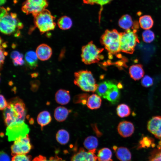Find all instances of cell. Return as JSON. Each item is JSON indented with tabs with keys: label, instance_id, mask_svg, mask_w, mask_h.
Listing matches in <instances>:
<instances>
[{
	"label": "cell",
	"instance_id": "obj_1",
	"mask_svg": "<svg viewBox=\"0 0 161 161\" xmlns=\"http://www.w3.org/2000/svg\"><path fill=\"white\" fill-rule=\"evenodd\" d=\"M27 112L25 105L21 98L16 97L10 99L3 112L5 125L7 127L25 122Z\"/></svg>",
	"mask_w": 161,
	"mask_h": 161
},
{
	"label": "cell",
	"instance_id": "obj_2",
	"mask_svg": "<svg viewBox=\"0 0 161 161\" xmlns=\"http://www.w3.org/2000/svg\"><path fill=\"white\" fill-rule=\"evenodd\" d=\"M0 29L4 34L10 35L14 34L18 37L20 34L19 30L23 27L22 23L17 18L16 14L8 13L0 18Z\"/></svg>",
	"mask_w": 161,
	"mask_h": 161
},
{
	"label": "cell",
	"instance_id": "obj_3",
	"mask_svg": "<svg viewBox=\"0 0 161 161\" xmlns=\"http://www.w3.org/2000/svg\"><path fill=\"white\" fill-rule=\"evenodd\" d=\"M100 42L110 54L120 51V33L116 29L106 30L101 36Z\"/></svg>",
	"mask_w": 161,
	"mask_h": 161
},
{
	"label": "cell",
	"instance_id": "obj_4",
	"mask_svg": "<svg viewBox=\"0 0 161 161\" xmlns=\"http://www.w3.org/2000/svg\"><path fill=\"white\" fill-rule=\"evenodd\" d=\"M74 83L82 90L86 92H94L96 91L98 85L90 71L81 70L74 74Z\"/></svg>",
	"mask_w": 161,
	"mask_h": 161
},
{
	"label": "cell",
	"instance_id": "obj_5",
	"mask_svg": "<svg viewBox=\"0 0 161 161\" xmlns=\"http://www.w3.org/2000/svg\"><path fill=\"white\" fill-rule=\"evenodd\" d=\"M33 17L35 26L38 28L41 34L55 28V18L48 10L45 9Z\"/></svg>",
	"mask_w": 161,
	"mask_h": 161
},
{
	"label": "cell",
	"instance_id": "obj_6",
	"mask_svg": "<svg viewBox=\"0 0 161 161\" xmlns=\"http://www.w3.org/2000/svg\"><path fill=\"white\" fill-rule=\"evenodd\" d=\"M137 31L129 29L120 33V51L130 54L133 53L137 44L139 42Z\"/></svg>",
	"mask_w": 161,
	"mask_h": 161
},
{
	"label": "cell",
	"instance_id": "obj_7",
	"mask_svg": "<svg viewBox=\"0 0 161 161\" xmlns=\"http://www.w3.org/2000/svg\"><path fill=\"white\" fill-rule=\"evenodd\" d=\"M103 50V48H97L92 41H90L82 47L81 54L82 61L86 64L98 62L103 58L100 54Z\"/></svg>",
	"mask_w": 161,
	"mask_h": 161
},
{
	"label": "cell",
	"instance_id": "obj_8",
	"mask_svg": "<svg viewBox=\"0 0 161 161\" xmlns=\"http://www.w3.org/2000/svg\"><path fill=\"white\" fill-rule=\"evenodd\" d=\"M48 5V0H25L23 3L22 11L26 14L34 16L45 9Z\"/></svg>",
	"mask_w": 161,
	"mask_h": 161
},
{
	"label": "cell",
	"instance_id": "obj_9",
	"mask_svg": "<svg viewBox=\"0 0 161 161\" xmlns=\"http://www.w3.org/2000/svg\"><path fill=\"white\" fill-rule=\"evenodd\" d=\"M30 129L25 122L7 127L6 135L9 142L14 141L25 136L29 133Z\"/></svg>",
	"mask_w": 161,
	"mask_h": 161
},
{
	"label": "cell",
	"instance_id": "obj_10",
	"mask_svg": "<svg viewBox=\"0 0 161 161\" xmlns=\"http://www.w3.org/2000/svg\"><path fill=\"white\" fill-rule=\"evenodd\" d=\"M32 148L28 134L20 137L14 141L11 147V155L13 156L17 154H26Z\"/></svg>",
	"mask_w": 161,
	"mask_h": 161
},
{
	"label": "cell",
	"instance_id": "obj_11",
	"mask_svg": "<svg viewBox=\"0 0 161 161\" xmlns=\"http://www.w3.org/2000/svg\"><path fill=\"white\" fill-rule=\"evenodd\" d=\"M96 149L86 151L82 148L72 157L71 161H97V157L95 153Z\"/></svg>",
	"mask_w": 161,
	"mask_h": 161
},
{
	"label": "cell",
	"instance_id": "obj_12",
	"mask_svg": "<svg viewBox=\"0 0 161 161\" xmlns=\"http://www.w3.org/2000/svg\"><path fill=\"white\" fill-rule=\"evenodd\" d=\"M148 130L157 138L161 139V116L153 117L148 122Z\"/></svg>",
	"mask_w": 161,
	"mask_h": 161
},
{
	"label": "cell",
	"instance_id": "obj_13",
	"mask_svg": "<svg viewBox=\"0 0 161 161\" xmlns=\"http://www.w3.org/2000/svg\"><path fill=\"white\" fill-rule=\"evenodd\" d=\"M117 130L120 136L123 137H127L133 134L134 127L131 122L123 121L119 123L117 127Z\"/></svg>",
	"mask_w": 161,
	"mask_h": 161
},
{
	"label": "cell",
	"instance_id": "obj_14",
	"mask_svg": "<svg viewBox=\"0 0 161 161\" xmlns=\"http://www.w3.org/2000/svg\"><path fill=\"white\" fill-rule=\"evenodd\" d=\"M36 53L39 60L45 61L50 58L52 54V50L49 46L45 44H42L37 47Z\"/></svg>",
	"mask_w": 161,
	"mask_h": 161
},
{
	"label": "cell",
	"instance_id": "obj_15",
	"mask_svg": "<svg viewBox=\"0 0 161 161\" xmlns=\"http://www.w3.org/2000/svg\"><path fill=\"white\" fill-rule=\"evenodd\" d=\"M120 97V92L117 85L113 83L107 92L105 99L112 104H116L119 101Z\"/></svg>",
	"mask_w": 161,
	"mask_h": 161
},
{
	"label": "cell",
	"instance_id": "obj_16",
	"mask_svg": "<svg viewBox=\"0 0 161 161\" xmlns=\"http://www.w3.org/2000/svg\"><path fill=\"white\" fill-rule=\"evenodd\" d=\"M113 148L115 151L117 158L120 161H129L131 155L129 150L126 148L123 147H117L116 146H113Z\"/></svg>",
	"mask_w": 161,
	"mask_h": 161
},
{
	"label": "cell",
	"instance_id": "obj_17",
	"mask_svg": "<svg viewBox=\"0 0 161 161\" xmlns=\"http://www.w3.org/2000/svg\"><path fill=\"white\" fill-rule=\"evenodd\" d=\"M55 99L56 102L59 104H67L70 100L69 91L63 89H59L55 94Z\"/></svg>",
	"mask_w": 161,
	"mask_h": 161
},
{
	"label": "cell",
	"instance_id": "obj_18",
	"mask_svg": "<svg viewBox=\"0 0 161 161\" xmlns=\"http://www.w3.org/2000/svg\"><path fill=\"white\" fill-rule=\"evenodd\" d=\"M143 66L141 64H137L131 66L129 68V73L131 78L136 80L142 78L144 75Z\"/></svg>",
	"mask_w": 161,
	"mask_h": 161
},
{
	"label": "cell",
	"instance_id": "obj_19",
	"mask_svg": "<svg viewBox=\"0 0 161 161\" xmlns=\"http://www.w3.org/2000/svg\"><path fill=\"white\" fill-rule=\"evenodd\" d=\"M69 112V110L64 107L58 106L54 111V118L58 122H63L66 119Z\"/></svg>",
	"mask_w": 161,
	"mask_h": 161
},
{
	"label": "cell",
	"instance_id": "obj_20",
	"mask_svg": "<svg viewBox=\"0 0 161 161\" xmlns=\"http://www.w3.org/2000/svg\"><path fill=\"white\" fill-rule=\"evenodd\" d=\"M52 117L49 112L47 111H43L38 114L37 121L43 130V127L48 124L51 122Z\"/></svg>",
	"mask_w": 161,
	"mask_h": 161
},
{
	"label": "cell",
	"instance_id": "obj_21",
	"mask_svg": "<svg viewBox=\"0 0 161 161\" xmlns=\"http://www.w3.org/2000/svg\"><path fill=\"white\" fill-rule=\"evenodd\" d=\"M102 100L98 95L93 94L88 98L86 105L89 109L93 110L99 108L101 105Z\"/></svg>",
	"mask_w": 161,
	"mask_h": 161
},
{
	"label": "cell",
	"instance_id": "obj_22",
	"mask_svg": "<svg viewBox=\"0 0 161 161\" xmlns=\"http://www.w3.org/2000/svg\"><path fill=\"white\" fill-rule=\"evenodd\" d=\"M118 24L120 27L126 30L132 28L134 22L131 17L129 15L125 14L120 18Z\"/></svg>",
	"mask_w": 161,
	"mask_h": 161
},
{
	"label": "cell",
	"instance_id": "obj_23",
	"mask_svg": "<svg viewBox=\"0 0 161 161\" xmlns=\"http://www.w3.org/2000/svg\"><path fill=\"white\" fill-rule=\"evenodd\" d=\"M113 83L112 82L109 81L101 82L98 85L96 92L98 95L105 98L107 92Z\"/></svg>",
	"mask_w": 161,
	"mask_h": 161
},
{
	"label": "cell",
	"instance_id": "obj_24",
	"mask_svg": "<svg viewBox=\"0 0 161 161\" xmlns=\"http://www.w3.org/2000/svg\"><path fill=\"white\" fill-rule=\"evenodd\" d=\"M139 22L141 28L145 30L151 28L154 24L153 19L149 15H144L141 16L139 18Z\"/></svg>",
	"mask_w": 161,
	"mask_h": 161
},
{
	"label": "cell",
	"instance_id": "obj_25",
	"mask_svg": "<svg viewBox=\"0 0 161 161\" xmlns=\"http://www.w3.org/2000/svg\"><path fill=\"white\" fill-rule=\"evenodd\" d=\"M57 24L59 27L62 30L70 29L72 26V21L69 17L64 16L61 17L58 20Z\"/></svg>",
	"mask_w": 161,
	"mask_h": 161
},
{
	"label": "cell",
	"instance_id": "obj_26",
	"mask_svg": "<svg viewBox=\"0 0 161 161\" xmlns=\"http://www.w3.org/2000/svg\"><path fill=\"white\" fill-rule=\"evenodd\" d=\"M112 156L111 150L108 148H104L98 151L97 157L99 161H109L111 159Z\"/></svg>",
	"mask_w": 161,
	"mask_h": 161
},
{
	"label": "cell",
	"instance_id": "obj_27",
	"mask_svg": "<svg viewBox=\"0 0 161 161\" xmlns=\"http://www.w3.org/2000/svg\"><path fill=\"white\" fill-rule=\"evenodd\" d=\"M56 138L57 142L62 145L67 143L69 140V135L68 132L64 129L59 130L56 133Z\"/></svg>",
	"mask_w": 161,
	"mask_h": 161
},
{
	"label": "cell",
	"instance_id": "obj_28",
	"mask_svg": "<svg viewBox=\"0 0 161 161\" xmlns=\"http://www.w3.org/2000/svg\"><path fill=\"white\" fill-rule=\"evenodd\" d=\"M84 147L89 150L96 149L98 145V140L95 136H91L87 137L83 142Z\"/></svg>",
	"mask_w": 161,
	"mask_h": 161
},
{
	"label": "cell",
	"instance_id": "obj_29",
	"mask_svg": "<svg viewBox=\"0 0 161 161\" xmlns=\"http://www.w3.org/2000/svg\"><path fill=\"white\" fill-rule=\"evenodd\" d=\"M117 114L118 116L121 118L129 116L131 112L130 107L124 103L119 105L116 109Z\"/></svg>",
	"mask_w": 161,
	"mask_h": 161
},
{
	"label": "cell",
	"instance_id": "obj_30",
	"mask_svg": "<svg viewBox=\"0 0 161 161\" xmlns=\"http://www.w3.org/2000/svg\"><path fill=\"white\" fill-rule=\"evenodd\" d=\"M148 161H161V141L151 153Z\"/></svg>",
	"mask_w": 161,
	"mask_h": 161
},
{
	"label": "cell",
	"instance_id": "obj_31",
	"mask_svg": "<svg viewBox=\"0 0 161 161\" xmlns=\"http://www.w3.org/2000/svg\"><path fill=\"white\" fill-rule=\"evenodd\" d=\"M113 0H83V3L86 4L93 5L97 4L99 5L100 7V9L99 13V21L100 19L101 12L103 10V6L107 4Z\"/></svg>",
	"mask_w": 161,
	"mask_h": 161
},
{
	"label": "cell",
	"instance_id": "obj_32",
	"mask_svg": "<svg viewBox=\"0 0 161 161\" xmlns=\"http://www.w3.org/2000/svg\"><path fill=\"white\" fill-rule=\"evenodd\" d=\"M151 146L153 147L155 146L154 140L152 138L145 136L143 137L140 140L139 148H148Z\"/></svg>",
	"mask_w": 161,
	"mask_h": 161
},
{
	"label": "cell",
	"instance_id": "obj_33",
	"mask_svg": "<svg viewBox=\"0 0 161 161\" xmlns=\"http://www.w3.org/2000/svg\"><path fill=\"white\" fill-rule=\"evenodd\" d=\"M25 61L29 68L32 69H35L38 66V57H34L25 55Z\"/></svg>",
	"mask_w": 161,
	"mask_h": 161
},
{
	"label": "cell",
	"instance_id": "obj_34",
	"mask_svg": "<svg viewBox=\"0 0 161 161\" xmlns=\"http://www.w3.org/2000/svg\"><path fill=\"white\" fill-rule=\"evenodd\" d=\"M142 37L143 40L144 42L150 43L154 40L155 35L152 31L149 30H147L143 32Z\"/></svg>",
	"mask_w": 161,
	"mask_h": 161
},
{
	"label": "cell",
	"instance_id": "obj_35",
	"mask_svg": "<svg viewBox=\"0 0 161 161\" xmlns=\"http://www.w3.org/2000/svg\"><path fill=\"white\" fill-rule=\"evenodd\" d=\"M89 95L88 94L83 93L77 95L74 97L73 101L75 103H81L85 105L86 104Z\"/></svg>",
	"mask_w": 161,
	"mask_h": 161
},
{
	"label": "cell",
	"instance_id": "obj_36",
	"mask_svg": "<svg viewBox=\"0 0 161 161\" xmlns=\"http://www.w3.org/2000/svg\"><path fill=\"white\" fill-rule=\"evenodd\" d=\"M32 161H65L61 158L59 157L58 156L56 155L54 157H51L49 159H47L46 157L41 155L35 157Z\"/></svg>",
	"mask_w": 161,
	"mask_h": 161
},
{
	"label": "cell",
	"instance_id": "obj_37",
	"mask_svg": "<svg viewBox=\"0 0 161 161\" xmlns=\"http://www.w3.org/2000/svg\"><path fill=\"white\" fill-rule=\"evenodd\" d=\"M31 156L26 154H17L13 156L11 161H31Z\"/></svg>",
	"mask_w": 161,
	"mask_h": 161
},
{
	"label": "cell",
	"instance_id": "obj_38",
	"mask_svg": "<svg viewBox=\"0 0 161 161\" xmlns=\"http://www.w3.org/2000/svg\"><path fill=\"white\" fill-rule=\"evenodd\" d=\"M141 83L143 86L148 87L152 85L153 80L150 76L146 75L144 76L142 79Z\"/></svg>",
	"mask_w": 161,
	"mask_h": 161
},
{
	"label": "cell",
	"instance_id": "obj_39",
	"mask_svg": "<svg viewBox=\"0 0 161 161\" xmlns=\"http://www.w3.org/2000/svg\"><path fill=\"white\" fill-rule=\"evenodd\" d=\"M23 55L22 54H21L20 56L17 58L13 60V63L15 66H17L18 65H22L24 63V61L23 59Z\"/></svg>",
	"mask_w": 161,
	"mask_h": 161
},
{
	"label": "cell",
	"instance_id": "obj_40",
	"mask_svg": "<svg viewBox=\"0 0 161 161\" xmlns=\"http://www.w3.org/2000/svg\"><path fill=\"white\" fill-rule=\"evenodd\" d=\"M0 109L1 110H4L8 105V102L7 101L4 96L2 95L0 96Z\"/></svg>",
	"mask_w": 161,
	"mask_h": 161
},
{
	"label": "cell",
	"instance_id": "obj_41",
	"mask_svg": "<svg viewBox=\"0 0 161 161\" xmlns=\"http://www.w3.org/2000/svg\"><path fill=\"white\" fill-rule=\"evenodd\" d=\"M5 51H4V49L1 46L0 47V68L1 69L2 66V65L3 64L4 62L5 56Z\"/></svg>",
	"mask_w": 161,
	"mask_h": 161
},
{
	"label": "cell",
	"instance_id": "obj_42",
	"mask_svg": "<svg viewBox=\"0 0 161 161\" xmlns=\"http://www.w3.org/2000/svg\"><path fill=\"white\" fill-rule=\"evenodd\" d=\"M31 89L34 92L37 91L40 84V82L38 80H35L31 82Z\"/></svg>",
	"mask_w": 161,
	"mask_h": 161
},
{
	"label": "cell",
	"instance_id": "obj_43",
	"mask_svg": "<svg viewBox=\"0 0 161 161\" xmlns=\"http://www.w3.org/2000/svg\"><path fill=\"white\" fill-rule=\"evenodd\" d=\"M0 161H10L9 156L3 151L0 152Z\"/></svg>",
	"mask_w": 161,
	"mask_h": 161
},
{
	"label": "cell",
	"instance_id": "obj_44",
	"mask_svg": "<svg viewBox=\"0 0 161 161\" xmlns=\"http://www.w3.org/2000/svg\"><path fill=\"white\" fill-rule=\"evenodd\" d=\"M21 54L17 51H12L10 54V57L13 60L19 57Z\"/></svg>",
	"mask_w": 161,
	"mask_h": 161
},
{
	"label": "cell",
	"instance_id": "obj_45",
	"mask_svg": "<svg viewBox=\"0 0 161 161\" xmlns=\"http://www.w3.org/2000/svg\"><path fill=\"white\" fill-rule=\"evenodd\" d=\"M38 75V73H34L31 74V76L32 78L36 77Z\"/></svg>",
	"mask_w": 161,
	"mask_h": 161
},
{
	"label": "cell",
	"instance_id": "obj_46",
	"mask_svg": "<svg viewBox=\"0 0 161 161\" xmlns=\"http://www.w3.org/2000/svg\"><path fill=\"white\" fill-rule=\"evenodd\" d=\"M29 123L30 124H33L34 123V120L32 118H31L29 121Z\"/></svg>",
	"mask_w": 161,
	"mask_h": 161
},
{
	"label": "cell",
	"instance_id": "obj_47",
	"mask_svg": "<svg viewBox=\"0 0 161 161\" xmlns=\"http://www.w3.org/2000/svg\"><path fill=\"white\" fill-rule=\"evenodd\" d=\"M3 48H5L6 47H7V45L6 43H2V46Z\"/></svg>",
	"mask_w": 161,
	"mask_h": 161
},
{
	"label": "cell",
	"instance_id": "obj_48",
	"mask_svg": "<svg viewBox=\"0 0 161 161\" xmlns=\"http://www.w3.org/2000/svg\"><path fill=\"white\" fill-rule=\"evenodd\" d=\"M6 2V0H0V4H4Z\"/></svg>",
	"mask_w": 161,
	"mask_h": 161
},
{
	"label": "cell",
	"instance_id": "obj_49",
	"mask_svg": "<svg viewBox=\"0 0 161 161\" xmlns=\"http://www.w3.org/2000/svg\"><path fill=\"white\" fill-rule=\"evenodd\" d=\"M4 135V133L1 132L0 134V136L1 137H3Z\"/></svg>",
	"mask_w": 161,
	"mask_h": 161
},
{
	"label": "cell",
	"instance_id": "obj_50",
	"mask_svg": "<svg viewBox=\"0 0 161 161\" xmlns=\"http://www.w3.org/2000/svg\"><path fill=\"white\" fill-rule=\"evenodd\" d=\"M109 161H112V159H111L110 160H109Z\"/></svg>",
	"mask_w": 161,
	"mask_h": 161
}]
</instances>
